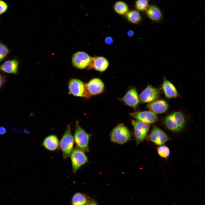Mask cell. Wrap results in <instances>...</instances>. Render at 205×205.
I'll return each mask as SVG.
<instances>
[{
  "instance_id": "obj_7",
  "label": "cell",
  "mask_w": 205,
  "mask_h": 205,
  "mask_svg": "<svg viewBox=\"0 0 205 205\" xmlns=\"http://www.w3.org/2000/svg\"><path fill=\"white\" fill-rule=\"evenodd\" d=\"M135 138L137 145L143 141L149 129V124L138 120H133Z\"/></svg>"
},
{
  "instance_id": "obj_6",
  "label": "cell",
  "mask_w": 205,
  "mask_h": 205,
  "mask_svg": "<svg viewBox=\"0 0 205 205\" xmlns=\"http://www.w3.org/2000/svg\"><path fill=\"white\" fill-rule=\"evenodd\" d=\"M91 57L86 53L79 51L73 56L72 62L73 65L79 69H84L90 67L92 60Z\"/></svg>"
},
{
  "instance_id": "obj_19",
  "label": "cell",
  "mask_w": 205,
  "mask_h": 205,
  "mask_svg": "<svg viewBox=\"0 0 205 205\" xmlns=\"http://www.w3.org/2000/svg\"><path fill=\"white\" fill-rule=\"evenodd\" d=\"M19 63L15 60L6 61L0 65V70L8 73L16 74Z\"/></svg>"
},
{
  "instance_id": "obj_15",
  "label": "cell",
  "mask_w": 205,
  "mask_h": 205,
  "mask_svg": "<svg viewBox=\"0 0 205 205\" xmlns=\"http://www.w3.org/2000/svg\"><path fill=\"white\" fill-rule=\"evenodd\" d=\"M109 63L108 60L102 56H96L92 57L90 68L100 71H105L108 68Z\"/></svg>"
},
{
  "instance_id": "obj_10",
  "label": "cell",
  "mask_w": 205,
  "mask_h": 205,
  "mask_svg": "<svg viewBox=\"0 0 205 205\" xmlns=\"http://www.w3.org/2000/svg\"><path fill=\"white\" fill-rule=\"evenodd\" d=\"M130 115L137 120L147 124H152L157 121L158 117L151 111H145L132 113Z\"/></svg>"
},
{
  "instance_id": "obj_5",
  "label": "cell",
  "mask_w": 205,
  "mask_h": 205,
  "mask_svg": "<svg viewBox=\"0 0 205 205\" xmlns=\"http://www.w3.org/2000/svg\"><path fill=\"white\" fill-rule=\"evenodd\" d=\"M70 156L74 173L87 163L88 160L84 152L77 147L73 149Z\"/></svg>"
},
{
  "instance_id": "obj_8",
  "label": "cell",
  "mask_w": 205,
  "mask_h": 205,
  "mask_svg": "<svg viewBox=\"0 0 205 205\" xmlns=\"http://www.w3.org/2000/svg\"><path fill=\"white\" fill-rule=\"evenodd\" d=\"M86 97L102 93L104 88V84L99 79L94 78L85 84Z\"/></svg>"
},
{
  "instance_id": "obj_27",
  "label": "cell",
  "mask_w": 205,
  "mask_h": 205,
  "mask_svg": "<svg viewBox=\"0 0 205 205\" xmlns=\"http://www.w3.org/2000/svg\"><path fill=\"white\" fill-rule=\"evenodd\" d=\"M5 82V78L0 75V88L3 86Z\"/></svg>"
},
{
  "instance_id": "obj_23",
  "label": "cell",
  "mask_w": 205,
  "mask_h": 205,
  "mask_svg": "<svg viewBox=\"0 0 205 205\" xmlns=\"http://www.w3.org/2000/svg\"><path fill=\"white\" fill-rule=\"evenodd\" d=\"M149 0H137L135 4L136 9L139 11H145L149 6Z\"/></svg>"
},
{
  "instance_id": "obj_1",
  "label": "cell",
  "mask_w": 205,
  "mask_h": 205,
  "mask_svg": "<svg viewBox=\"0 0 205 205\" xmlns=\"http://www.w3.org/2000/svg\"><path fill=\"white\" fill-rule=\"evenodd\" d=\"M91 137V135L87 132L80 125L78 121H76L73 137L76 147L84 152H89V142Z\"/></svg>"
},
{
  "instance_id": "obj_22",
  "label": "cell",
  "mask_w": 205,
  "mask_h": 205,
  "mask_svg": "<svg viewBox=\"0 0 205 205\" xmlns=\"http://www.w3.org/2000/svg\"><path fill=\"white\" fill-rule=\"evenodd\" d=\"M87 196L81 192L75 193L71 199L72 205H86L88 202Z\"/></svg>"
},
{
  "instance_id": "obj_29",
  "label": "cell",
  "mask_w": 205,
  "mask_h": 205,
  "mask_svg": "<svg viewBox=\"0 0 205 205\" xmlns=\"http://www.w3.org/2000/svg\"><path fill=\"white\" fill-rule=\"evenodd\" d=\"M86 205H98L97 203L94 201L88 202Z\"/></svg>"
},
{
  "instance_id": "obj_9",
  "label": "cell",
  "mask_w": 205,
  "mask_h": 205,
  "mask_svg": "<svg viewBox=\"0 0 205 205\" xmlns=\"http://www.w3.org/2000/svg\"><path fill=\"white\" fill-rule=\"evenodd\" d=\"M68 89L70 93L74 96L86 97L85 84L77 79H73L69 81Z\"/></svg>"
},
{
  "instance_id": "obj_3",
  "label": "cell",
  "mask_w": 205,
  "mask_h": 205,
  "mask_svg": "<svg viewBox=\"0 0 205 205\" xmlns=\"http://www.w3.org/2000/svg\"><path fill=\"white\" fill-rule=\"evenodd\" d=\"M110 137L112 142L118 144H123L129 141L131 135L128 129L123 124H119L112 130Z\"/></svg>"
},
{
  "instance_id": "obj_12",
  "label": "cell",
  "mask_w": 205,
  "mask_h": 205,
  "mask_svg": "<svg viewBox=\"0 0 205 205\" xmlns=\"http://www.w3.org/2000/svg\"><path fill=\"white\" fill-rule=\"evenodd\" d=\"M145 13L146 16L153 22L160 23L163 20V12L160 7L155 5H149Z\"/></svg>"
},
{
  "instance_id": "obj_24",
  "label": "cell",
  "mask_w": 205,
  "mask_h": 205,
  "mask_svg": "<svg viewBox=\"0 0 205 205\" xmlns=\"http://www.w3.org/2000/svg\"><path fill=\"white\" fill-rule=\"evenodd\" d=\"M158 155L161 157L166 159L170 154V150L166 145H163L157 147L156 148Z\"/></svg>"
},
{
  "instance_id": "obj_25",
  "label": "cell",
  "mask_w": 205,
  "mask_h": 205,
  "mask_svg": "<svg viewBox=\"0 0 205 205\" xmlns=\"http://www.w3.org/2000/svg\"><path fill=\"white\" fill-rule=\"evenodd\" d=\"M9 52L7 47L4 44L0 43V62Z\"/></svg>"
},
{
  "instance_id": "obj_26",
  "label": "cell",
  "mask_w": 205,
  "mask_h": 205,
  "mask_svg": "<svg viewBox=\"0 0 205 205\" xmlns=\"http://www.w3.org/2000/svg\"><path fill=\"white\" fill-rule=\"evenodd\" d=\"M7 8V5L6 3L3 1L0 0V15L5 12Z\"/></svg>"
},
{
  "instance_id": "obj_21",
  "label": "cell",
  "mask_w": 205,
  "mask_h": 205,
  "mask_svg": "<svg viewBox=\"0 0 205 205\" xmlns=\"http://www.w3.org/2000/svg\"><path fill=\"white\" fill-rule=\"evenodd\" d=\"M114 11L117 14L121 15H125L129 11V8L128 5L122 1L116 2L113 6Z\"/></svg>"
},
{
  "instance_id": "obj_11",
  "label": "cell",
  "mask_w": 205,
  "mask_h": 205,
  "mask_svg": "<svg viewBox=\"0 0 205 205\" xmlns=\"http://www.w3.org/2000/svg\"><path fill=\"white\" fill-rule=\"evenodd\" d=\"M149 138L151 141L158 146L163 145L169 140L167 134L157 127H155L152 130Z\"/></svg>"
},
{
  "instance_id": "obj_16",
  "label": "cell",
  "mask_w": 205,
  "mask_h": 205,
  "mask_svg": "<svg viewBox=\"0 0 205 205\" xmlns=\"http://www.w3.org/2000/svg\"><path fill=\"white\" fill-rule=\"evenodd\" d=\"M148 106L151 110L155 114H161L165 112L168 108L167 102L163 100H159L150 103Z\"/></svg>"
},
{
  "instance_id": "obj_2",
  "label": "cell",
  "mask_w": 205,
  "mask_h": 205,
  "mask_svg": "<svg viewBox=\"0 0 205 205\" xmlns=\"http://www.w3.org/2000/svg\"><path fill=\"white\" fill-rule=\"evenodd\" d=\"M74 138L71 133L70 124L66 128L64 133L59 142V145L64 159L69 157L73 149Z\"/></svg>"
},
{
  "instance_id": "obj_20",
  "label": "cell",
  "mask_w": 205,
  "mask_h": 205,
  "mask_svg": "<svg viewBox=\"0 0 205 205\" xmlns=\"http://www.w3.org/2000/svg\"><path fill=\"white\" fill-rule=\"evenodd\" d=\"M126 19L130 22L138 24L140 23L142 18L140 11L136 9L129 11L125 15Z\"/></svg>"
},
{
  "instance_id": "obj_18",
  "label": "cell",
  "mask_w": 205,
  "mask_h": 205,
  "mask_svg": "<svg viewBox=\"0 0 205 205\" xmlns=\"http://www.w3.org/2000/svg\"><path fill=\"white\" fill-rule=\"evenodd\" d=\"M162 88L165 96L168 98H175L178 95L177 91L174 85L165 78L162 83Z\"/></svg>"
},
{
  "instance_id": "obj_28",
  "label": "cell",
  "mask_w": 205,
  "mask_h": 205,
  "mask_svg": "<svg viewBox=\"0 0 205 205\" xmlns=\"http://www.w3.org/2000/svg\"><path fill=\"white\" fill-rule=\"evenodd\" d=\"M6 132L5 128L3 126H0V134L3 135L5 134Z\"/></svg>"
},
{
  "instance_id": "obj_14",
  "label": "cell",
  "mask_w": 205,
  "mask_h": 205,
  "mask_svg": "<svg viewBox=\"0 0 205 205\" xmlns=\"http://www.w3.org/2000/svg\"><path fill=\"white\" fill-rule=\"evenodd\" d=\"M122 100L127 105L134 108L136 107L139 103L138 94L134 88L128 90L123 97Z\"/></svg>"
},
{
  "instance_id": "obj_30",
  "label": "cell",
  "mask_w": 205,
  "mask_h": 205,
  "mask_svg": "<svg viewBox=\"0 0 205 205\" xmlns=\"http://www.w3.org/2000/svg\"><path fill=\"white\" fill-rule=\"evenodd\" d=\"M106 41L107 43H110L112 42V39L111 38H110V37L107 38L106 40Z\"/></svg>"
},
{
  "instance_id": "obj_13",
  "label": "cell",
  "mask_w": 205,
  "mask_h": 205,
  "mask_svg": "<svg viewBox=\"0 0 205 205\" xmlns=\"http://www.w3.org/2000/svg\"><path fill=\"white\" fill-rule=\"evenodd\" d=\"M160 92L158 89L151 86H147L140 95V100L144 102L154 101L159 97Z\"/></svg>"
},
{
  "instance_id": "obj_17",
  "label": "cell",
  "mask_w": 205,
  "mask_h": 205,
  "mask_svg": "<svg viewBox=\"0 0 205 205\" xmlns=\"http://www.w3.org/2000/svg\"><path fill=\"white\" fill-rule=\"evenodd\" d=\"M42 144L46 149L52 151L56 150L59 147V141L57 136L51 135L45 138Z\"/></svg>"
},
{
  "instance_id": "obj_4",
  "label": "cell",
  "mask_w": 205,
  "mask_h": 205,
  "mask_svg": "<svg viewBox=\"0 0 205 205\" xmlns=\"http://www.w3.org/2000/svg\"><path fill=\"white\" fill-rule=\"evenodd\" d=\"M165 123L167 128L170 130L174 132H179L184 126L185 118L181 112H175L166 117Z\"/></svg>"
}]
</instances>
